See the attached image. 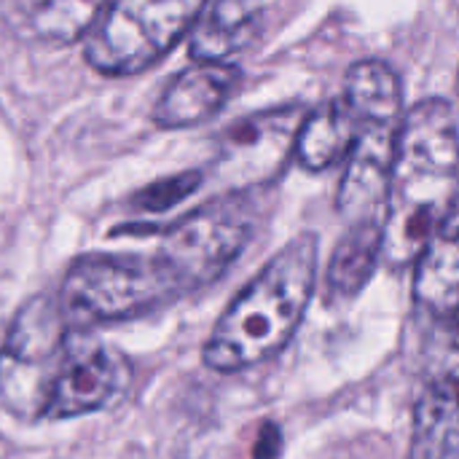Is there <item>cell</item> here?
<instances>
[{
	"label": "cell",
	"instance_id": "cell-1",
	"mask_svg": "<svg viewBox=\"0 0 459 459\" xmlns=\"http://www.w3.org/2000/svg\"><path fill=\"white\" fill-rule=\"evenodd\" d=\"M459 124L446 100H422L401 124L387 188L382 258L406 266L457 210Z\"/></svg>",
	"mask_w": 459,
	"mask_h": 459
},
{
	"label": "cell",
	"instance_id": "cell-2",
	"mask_svg": "<svg viewBox=\"0 0 459 459\" xmlns=\"http://www.w3.org/2000/svg\"><path fill=\"white\" fill-rule=\"evenodd\" d=\"M317 277V239L296 237L234 299L204 344V366L242 371L274 358L301 325Z\"/></svg>",
	"mask_w": 459,
	"mask_h": 459
},
{
	"label": "cell",
	"instance_id": "cell-3",
	"mask_svg": "<svg viewBox=\"0 0 459 459\" xmlns=\"http://www.w3.org/2000/svg\"><path fill=\"white\" fill-rule=\"evenodd\" d=\"M342 97L352 108L358 134L339 183V215L347 229H382L387 188L401 137V83L379 59L358 62Z\"/></svg>",
	"mask_w": 459,
	"mask_h": 459
},
{
	"label": "cell",
	"instance_id": "cell-4",
	"mask_svg": "<svg viewBox=\"0 0 459 459\" xmlns=\"http://www.w3.org/2000/svg\"><path fill=\"white\" fill-rule=\"evenodd\" d=\"M180 288L159 253L83 255L78 258L59 293L62 315L78 325L121 323L180 299Z\"/></svg>",
	"mask_w": 459,
	"mask_h": 459
},
{
	"label": "cell",
	"instance_id": "cell-5",
	"mask_svg": "<svg viewBox=\"0 0 459 459\" xmlns=\"http://www.w3.org/2000/svg\"><path fill=\"white\" fill-rule=\"evenodd\" d=\"M196 0H121L105 5L86 38V62L105 75H134L194 30Z\"/></svg>",
	"mask_w": 459,
	"mask_h": 459
},
{
	"label": "cell",
	"instance_id": "cell-6",
	"mask_svg": "<svg viewBox=\"0 0 459 459\" xmlns=\"http://www.w3.org/2000/svg\"><path fill=\"white\" fill-rule=\"evenodd\" d=\"M250 234L253 215L245 204L237 199H218L159 231V245L153 250L186 296L215 282L245 250Z\"/></svg>",
	"mask_w": 459,
	"mask_h": 459
},
{
	"label": "cell",
	"instance_id": "cell-7",
	"mask_svg": "<svg viewBox=\"0 0 459 459\" xmlns=\"http://www.w3.org/2000/svg\"><path fill=\"white\" fill-rule=\"evenodd\" d=\"M304 118L301 108H277L226 126L218 137L212 164L218 183L229 191H242L272 180L288 161L290 151H296Z\"/></svg>",
	"mask_w": 459,
	"mask_h": 459
},
{
	"label": "cell",
	"instance_id": "cell-8",
	"mask_svg": "<svg viewBox=\"0 0 459 459\" xmlns=\"http://www.w3.org/2000/svg\"><path fill=\"white\" fill-rule=\"evenodd\" d=\"M126 382L124 363L100 339L73 331L62 344V363L46 390L40 414L46 420H73L105 409Z\"/></svg>",
	"mask_w": 459,
	"mask_h": 459
},
{
	"label": "cell",
	"instance_id": "cell-9",
	"mask_svg": "<svg viewBox=\"0 0 459 459\" xmlns=\"http://www.w3.org/2000/svg\"><path fill=\"white\" fill-rule=\"evenodd\" d=\"M242 70L234 65H194L178 73L153 108L161 129H183L212 118L239 89Z\"/></svg>",
	"mask_w": 459,
	"mask_h": 459
},
{
	"label": "cell",
	"instance_id": "cell-10",
	"mask_svg": "<svg viewBox=\"0 0 459 459\" xmlns=\"http://www.w3.org/2000/svg\"><path fill=\"white\" fill-rule=\"evenodd\" d=\"M264 5L242 0H221L204 5L188 40V54L199 65H226L229 56L250 46L261 32Z\"/></svg>",
	"mask_w": 459,
	"mask_h": 459
},
{
	"label": "cell",
	"instance_id": "cell-11",
	"mask_svg": "<svg viewBox=\"0 0 459 459\" xmlns=\"http://www.w3.org/2000/svg\"><path fill=\"white\" fill-rule=\"evenodd\" d=\"M414 299L438 323L459 312V207L417 258Z\"/></svg>",
	"mask_w": 459,
	"mask_h": 459
},
{
	"label": "cell",
	"instance_id": "cell-12",
	"mask_svg": "<svg viewBox=\"0 0 459 459\" xmlns=\"http://www.w3.org/2000/svg\"><path fill=\"white\" fill-rule=\"evenodd\" d=\"M355 134L358 124L352 108L344 97H336L304 118L296 140V156L309 172H323L352 151Z\"/></svg>",
	"mask_w": 459,
	"mask_h": 459
},
{
	"label": "cell",
	"instance_id": "cell-13",
	"mask_svg": "<svg viewBox=\"0 0 459 459\" xmlns=\"http://www.w3.org/2000/svg\"><path fill=\"white\" fill-rule=\"evenodd\" d=\"M105 5L86 0H56V3H16L5 5L3 13L16 32L40 38L48 43H73L91 32Z\"/></svg>",
	"mask_w": 459,
	"mask_h": 459
},
{
	"label": "cell",
	"instance_id": "cell-14",
	"mask_svg": "<svg viewBox=\"0 0 459 459\" xmlns=\"http://www.w3.org/2000/svg\"><path fill=\"white\" fill-rule=\"evenodd\" d=\"M411 459H459V406L422 390L414 411Z\"/></svg>",
	"mask_w": 459,
	"mask_h": 459
},
{
	"label": "cell",
	"instance_id": "cell-15",
	"mask_svg": "<svg viewBox=\"0 0 459 459\" xmlns=\"http://www.w3.org/2000/svg\"><path fill=\"white\" fill-rule=\"evenodd\" d=\"M382 229H347L328 269V293L336 299L355 296L382 258Z\"/></svg>",
	"mask_w": 459,
	"mask_h": 459
},
{
	"label": "cell",
	"instance_id": "cell-16",
	"mask_svg": "<svg viewBox=\"0 0 459 459\" xmlns=\"http://www.w3.org/2000/svg\"><path fill=\"white\" fill-rule=\"evenodd\" d=\"M59 325V309L48 299H35L16 317L8 336V352L19 360L46 358L54 347L65 344V333Z\"/></svg>",
	"mask_w": 459,
	"mask_h": 459
},
{
	"label": "cell",
	"instance_id": "cell-17",
	"mask_svg": "<svg viewBox=\"0 0 459 459\" xmlns=\"http://www.w3.org/2000/svg\"><path fill=\"white\" fill-rule=\"evenodd\" d=\"M425 390H433L459 406V312L449 320H441V342Z\"/></svg>",
	"mask_w": 459,
	"mask_h": 459
},
{
	"label": "cell",
	"instance_id": "cell-18",
	"mask_svg": "<svg viewBox=\"0 0 459 459\" xmlns=\"http://www.w3.org/2000/svg\"><path fill=\"white\" fill-rule=\"evenodd\" d=\"M202 183H204L202 172H180V175L156 180L153 186L143 188L134 196V207L145 210V212H164V210L175 207L178 202H183L188 194H194Z\"/></svg>",
	"mask_w": 459,
	"mask_h": 459
}]
</instances>
